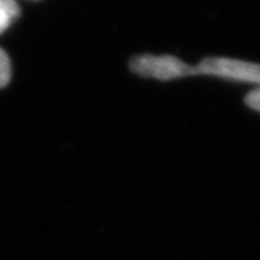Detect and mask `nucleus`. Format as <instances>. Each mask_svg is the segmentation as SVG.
Masks as SVG:
<instances>
[{
    "label": "nucleus",
    "instance_id": "7ed1b4c3",
    "mask_svg": "<svg viewBox=\"0 0 260 260\" xmlns=\"http://www.w3.org/2000/svg\"><path fill=\"white\" fill-rule=\"evenodd\" d=\"M20 9L15 0H0V34L19 18Z\"/></svg>",
    "mask_w": 260,
    "mask_h": 260
},
{
    "label": "nucleus",
    "instance_id": "20e7f679",
    "mask_svg": "<svg viewBox=\"0 0 260 260\" xmlns=\"http://www.w3.org/2000/svg\"><path fill=\"white\" fill-rule=\"evenodd\" d=\"M12 77V65L8 54L0 48V88L6 87Z\"/></svg>",
    "mask_w": 260,
    "mask_h": 260
},
{
    "label": "nucleus",
    "instance_id": "f257e3e1",
    "mask_svg": "<svg viewBox=\"0 0 260 260\" xmlns=\"http://www.w3.org/2000/svg\"><path fill=\"white\" fill-rule=\"evenodd\" d=\"M130 70L138 75L156 78L160 81H171L175 78L197 75L195 67L185 64L179 58L172 55L143 54L135 56L130 61Z\"/></svg>",
    "mask_w": 260,
    "mask_h": 260
},
{
    "label": "nucleus",
    "instance_id": "f03ea898",
    "mask_svg": "<svg viewBox=\"0 0 260 260\" xmlns=\"http://www.w3.org/2000/svg\"><path fill=\"white\" fill-rule=\"evenodd\" d=\"M197 75H213L237 83L256 84L260 87V64L232 59V58H205L195 65Z\"/></svg>",
    "mask_w": 260,
    "mask_h": 260
},
{
    "label": "nucleus",
    "instance_id": "39448f33",
    "mask_svg": "<svg viewBox=\"0 0 260 260\" xmlns=\"http://www.w3.org/2000/svg\"><path fill=\"white\" fill-rule=\"evenodd\" d=\"M246 104H247L250 109H253V110L260 112V87L254 88L251 93L247 94V97H246Z\"/></svg>",
    "mask_w": 260,
    "mask_h": 260
}]
</instances>
